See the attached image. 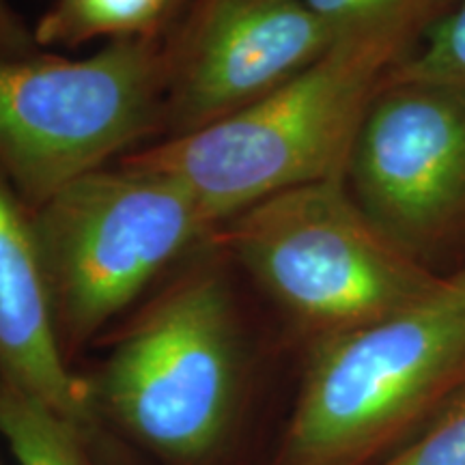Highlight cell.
Listing matches in <instances>:
<instances>
[{
	"label": "cell",
	"instance_id": "obj_1",
	"mask_svg": "<svg viewBox=\"0 0 465 465\" xmlns=\"http://www.w3.org/2000/svg\"><path fill=\"white\" fill-rule=\"evenodd\" d=\"M444 7L411 9L339 33L304 72L240 113L121 164L185 185L212 229L278 192L347 177L366 110Z\"/></svg>",
	"mask_w": 465,
	"mask_h": 465
},
{
	"label": "cell",
	"instance_id": "obj_16",
	"mask_svg": "<svg viewBox=\"0 0 465 465\" xmlns=\"http://www.w3.org/2000/svg\"><path fill=\"white\" fill-rule=\"evenodd\" d=\"M0 465H5V463H3V457H0Z\"/></svg>",
	"mask_w": 465,
	"mask_h": 465
},
{
	"label": "cell",
	"instance_id": "obj_11",
	"mask_svg": "<svg viewBox=\"0 0 465 465\" xmlns=\"http://www.w3.org/2000/svg\"><path fill=\"white\" fill-rule=\"evenodd\" d=\"M0 440L15 465H93L72 420L0 377Z\"/></svg>",
	"mask_w": 465,
	"mask_h": 465
},
{
	"label": "cell",
	"instance_id": "obj_2",
	"mask_svg": "<svg viewBox=\"0 0 465 465\" xmlns=\"http://www.w3.org/2000/svg\"><path fill=\"white\" fill-rule=\"evenodd\" d=\"M465 386V265L405 311L315 341L274 465H375Z\"/></svg>",
	"mask_w": 465,
	"mask_h": 465
},
{
	"label": "cell",
	"instance_id": "obj_6",
	"mask_svg": "<svg viewBox=\"0 0 465 465\" xmlns=\"http://www.w3.org/2000/svg\"><path fill=\"white\" fill-rule=\"evenodd\" d=\"M242 360L226 284L196 272L160 295L116 345L102 397L138 444L171 463L212 457L235 418Z\"/></svg>",
	"mask_w": 465,
	"mask_h": 465
},
{
	"label": "cell",
	"instance_id": "obj_15",
	"mask_svg": "<svg viewBox=\"0 0 465 465\" xmlns=\"http://www.w3.org/2000/svg\"><path fill=\"white\" fill-rule=\"evenodd\" d=\"M35 33L15 14L9 0H0V58H26L37 54Z\"/></svg>",
	"mask_w": 465,
	"mask_h": 465
},
{
	"label": "cell",
	"instance_id": "obj_5",
	"mask_svg": "<svg viewBox=\"0 0 465 465\" xmlns=\"http://www.w3.org/2000/svg\"><path fill=\"white\" fill-rule=\"evenodd\" d=\"M164 80L153 37L78 61L0 58V173L33 212L144 136Z\"/></svg>",
	"mask_w": 465,
	"mask_h": 465
},
{
	"label": "cell",
	"instance_id": "obj_13",
	"mask_svg": "<svg viewBox=\"0 0 465 465\" xmlns=\"http://www.w3.org/2000/svg\"><path fill=\"white\" fill-rule=\"evenodd\" d=\"M375 465H465V386Z\"/></svg>",
	"mask_w": 465,
	"mask_h": 465
},
{
	"label": "cell",
	"instance_id": "obj_14",
	"mask_svg": "<svg viewBox=\"0 0 465 465\" xmlns=\"http://www.w3.org/2000/svg\"><path fill=\"white\" fill-rule=\"evenodd\" d=\"M336 35L391 20L420 7H444L450 0H302Z\"/></svg>",
	"mask_w": 465,
	"mask_h": 465
},
{
	"label": "cell",
	"instance_id": "obj_7",
	"mask_svg": "<svg viewBox=\"0 0 465 465\" xmlns=\"http://www.w3.org/2000/svg\"><path fill=\"white\" fill-rule=\"evenodd\" d=\"M360 207L416 257L465 220V95L388 80L347 164Z\"/></svg>",
	"mask_w": 465,
	"mask_h": 465
},
{
	"label": "cell",
	"instance_id": "obj_10",
	"mask_svg": "<svg viewBox=\"0 0 465 465\" xmlns=\"http://www.w3.org/2000/svg\"><path fill=\"white\" fill-rule=\"evenodd\" d=\"M179 0H52L33 28L37 45L74 48L93 39H149Z\"/></svg>",
	"mask_w": 465,
	"mask_h": 465
},
{
	"label": "cell",
	"instance_id": "obj_3",
	"mask_svg": "<svg viewBox=\"0 0 465 465\" xmlns=\"http://www.w3.org/2000/svg\"><path fill=\"white\" fill-rule=\"evenodd\" d=\"M220 235L315 341L397 315L444 281L360 207L345 174L278 192Z\"/></svg>",
	"mask_w": 465,
	"mask_h": 465
},
{
	"label": "cell",
	"instance_id": "obj_4",
	"mask_svg": "<svg viewBox=\"0 0 465 465\" xmlns=\"http://www.w3.org/2000/svg\"><path fill=\"white\" fill-rule=\"evenodd\" d=\"M31 213L58 330L74 342L100 332L213 231L185 185L124 164L75 179Z\"/></svg>",
	"mask_w": 465,
	"mask_h": 465
},
{
	"label": "cell",
	"instance_id": "obj_8",
	"mask_svg": "<svg viewBox=\"0 0 465 465\" xmlns=\"http://www.w3.org/2000/svg\"><path fill=\"white\" fill-rule=\"evenodd\" d=\"M334 39L302 0H201L173 78V136L240 113L304 72Z\"/></svg>",
	"mask_w": 465,
	"mask_h": 465
},
{
	"label": "cell",
	"instance_id": "obj_9",
	"mask_svg": "<svg viewBox=\"0 0 465 465\" xmlns=\"http://www.w3.org/2000/svg\"><path fill=\"white\" fill-rule=\"evenodd\" d=\"M0 377L72 420L93 424L89 383L67 366L33 213L0 173Z\"/></svg>",
	"mask_w": 465,
	"mask_h": 465
},
{
	"label": "cell",
	"instance_id": "obj_12",
	"mask_svg": "<svg viewBox=\"0 0 465 465\" xmlns=\"http://www.w3.org/2000/svg\"><path fill=\"white\" fill-rule=\"evenodd\" d=\"M388 80L441 86L465 95V0H450L429 22Z\"/></svg>",
	"mask_w": 465,
	"mask_h": 465
}]
</instances>
